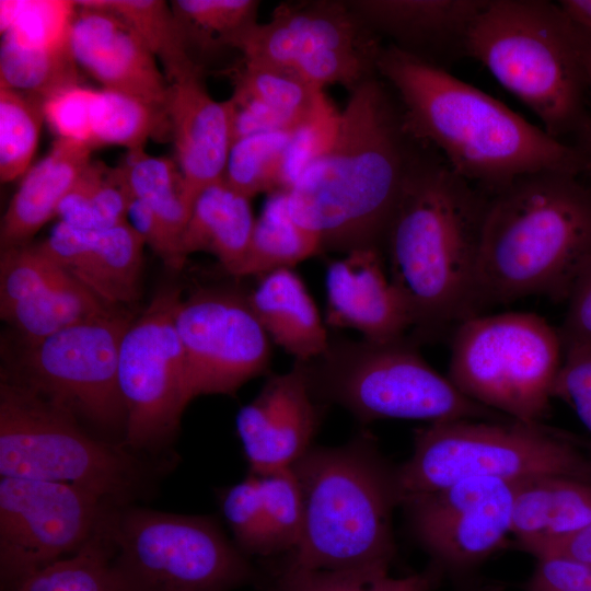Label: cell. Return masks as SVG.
<instances>
[{"label":"cell","instance_id":"cell-1","mask_svg":"<svg viewBox=\"0 0 591 591\" xmlns=\"http://www.w3.org/2000/svg\"><path fill=\"white\" fill-rule=\"evenodd\" d=\"M429 150L407 129L391 88L372 76L350 91L331 147L286 192L289 211L323 251L383 252L394 211Z\"/></svg>","mask_w":591,"mask_h":591},{"label":"cell","instance_id":"cell-2","mask_svg":"<svg viewBox=\"0 0 591 591\" xmlns=\"http://www.w3.org/2000/svg\"><path fill=\"white\" fill-rule=\"evenodd\" d=\"M375 68L409 132L485 193L529 174L591 169L583 149L552 137L447 69L390 44L382 45Z\"/></svg>","mask_w":591,"mask_h":591},{"label":"cell","instance_id":"cell-3","mask_svg":"<svg viewBox=\"0 0 591 591\" xmlns=\"http://www.w3.org/2000/svg\"><path fill=\"white\" fill-rule=\"evenodd\" d=\"M485 202L486 194L432 149L402 195L383 254L417 343L480 314L477 259Z\"/></svg>","mask_w":591,"mask_h":591},{"label":"cell","instance_id":"cell-4","mask_svg":"<svg viewBox=\"0 0 591 591\" xmlns=\"http://www.w3.org/2000/svg\"><path fill=\"white\" fill-rule=\"evenodd\" d=\"M579 176L540 172L484 192L480 311L536 294L567 299L591 258V187Z\"/></svg>","mask_w":591,"mask_h":591},{"label":"cell","instance_id":"cell-5","mask_svg":"<svg viewBox=\"0 0 591 591\" xmlns=\"http://www.w3.org/2000/svg\"><path fill=\"white\" fill-rule=\"evenodd\" d=\"M292 470L303 499L300 540L281 564L309 570L390 572L396 554V466L362 432L338 447H312Z\"/></svg>","mask_w":591,"mask_h":591},{"label":"cell","instance_id":"cell-6","mask_svg":"<svg viewBox=\"0 0 591 591\" xmlns=\"http://www.w3.org/2000/svg\"><path fill=\"white\" fill-rule=\"evenodd\" d=\"M466 56L525 104L552 137H587L586 36L559 3L487 0L468 32Z\"/></svg>","mask_w":591,"mask_h":591},{"label":"cell","instance_id":"cell-7","mask_svg":"<svg viewBox=\"0 0 591 591\" xmlns=\"http://www.w3.org/2000/svg\"><path fill=\"white\" fill-rule=\"evenodd\" d=\"M171 470L93 434L70 412L1 376V477L73 485L127 506L151 499Z\"/></svg>","mask_w":591,"mask_h":591},{"label":"cell","instance_id":"cell-8","mask_svg":"<svg viewBox=\"0 0 591 591\" xmlns=\"http://www.w3.org/2000/svg\"><path fill=\"white\" fill-rule=\"evenodd\" d=\"M412 337L389 341L331 339L321 356L299 361L313 397L363 424L383 419L506 420L465 396L420 355Z\"/></svg>","mask_w":591,"mask_h":591},{"label":"cell","instance_id":"cell-9","mask_svg":"<svg viewBox=\"0 0 591 591\" xmlns=\"http://www.w3.org/2000/svg\"><path fill=\"white\" fill-rule=\"evenodd\" d=\"M413 453L396 466L403 499L467 478L520 482L546 475L591 483L589 460L566 437L518 420H453L414 432Z\"/></svg>","mask_w":591,"mask_h":591},{"label":"cell","instance_id":"cell-10","mask_svg":"<svg viewBox=\"0 0 591 591\" xmlns=\"http://www.w3.org/2000/svg\"><path fill=\"white\" fill-rule=\"evenodd\" d=\"M564 354L560 332L534 313L477 314L453 329L447 376L509 419L543 424Z\"/></svg>","mask_w":591,"mask_h":591},{"label":"cell","instance_id":"cell-11","mask_svg":"<svg viewBox=\"0 0 591 591\" xmlns=\"http://www.w3.org/2000/svg\"><path fill=\"white\" fill-rule=\"evenodd\" d=\"M112 566L123 591H231L258 573L211 515L113 509Z\"/></svg>","mask_w":591,"mask_h":591},{"label":"cell","instance_id":"cell-12","mask_svg":"<svg viewBox=\"0 0 591 591\" xmlns=\"http://www.w3.org/2000/svg\"><path fill=\"white\" fill-rule=\"evenodd\" d=\"M130 318L108 309L25 344L14 374L3 376L73 414L107 441L123 444L126 412L118 357Z\"/></svg>","mask_w":591,"mask_h":591},{"label":"cell","instance_id":"cell-13","mask_svg":"<svg viewBox=\"0 0 591 591\" xmlns=\"http://www.w3.org/2000/svg\"><path fill=\"white\" fill-rule=\"evenodd\" d=\"M181 298L177 288L160 291L129 324L118 357V386L126 412L123 445L171 467L182 415L192 401L174 323Z\"/></svg>","mask_w":591,"mask_h":591},{"label":"cell","instance_id":"cell-14","mask_svg":"<svg viewBox=\"0 0 591 591\" xmlns=\"http://www.w3.org/2000/svg\"><path fill=\"white\" fill-rule=\"evenodd\" d=\"M380 38L346 1H303L278 5L269 22H258L230 44L242 59L294 71L310 84L338 83L354 90L374 73Z\"/></svg>","mask_w":591,"mask_h":591},{"label":"cell","instance_id":"cell-15","mask_svg":"<svg viewBox=\"0 0 591 591\" xmlns=\"http://www.w3.org/2000/svg\"><path fill=\"white\" fill-rule=\"evenodd\" d=\"M114 507L73 485L0 477V588L77 553Z\"/></svg>","mask_w":591,"mask_h":591},{"label":"cell","instance_id":"cell-16","mask_svg":"<svg viewBox=\"0 0 591 591\" xmlns=\"http://www.w3.org/2000/svg\"><path fill=\"white\" fill-rule=\"evenodd\" d=\"M518 483L467 478L403 499L401 507L414 538L430 564L457 581L460 589L473 582V572L511 534Z\"/></svg>","mask_w":591,"mask_h":591},{"label":"cell","instance_id":"cell-17","mask_svg":"<svg viewBox=\"0 0 591 591\" xmlns=\"http://www.w3.org/2000/svg\"><path fill=\"white\" fill-rule=\"evenodd\" d=\"M174 323L184 351L190 399L232 395L270 366L273 343L248 293L230 288L198 289L179 299Z\"/></svg>","mask_w":591,"mask_h":591},{"label":"cell","instance_id":"cell-18","mask_svg":"<svg viewBox=\"0 0 591 591\" xmlns=\"http://www.w3.org/2000/svg\"><path fill=\"white\" fill-rule=\"evenodd\" d=\"M325 407L311 394L300 362L271 374L236 416L250 473L263 476L297 463L313 447Z\"/></svg>","mask_w":591,"mask_h":591},{"label":"cell","instance_id":"cell-19","mask_svg":"<svg viewBox=\"0 0 591 591\" xmlns=\"http://www.w3.org/2000/svg\"><path fill=\"white\" fill-rule=\"evenodd\" d=\"M70 28L74 60L102 88L165 107L170 84L139 34L118 14L76 1Z\"/></svg>","mask_w":591,"mask_h":591},{"label":"cell","instance_id":"cell-20","mask_svg":"<svg viewBox=\"0 0 591 591\" xmlns=\"http://www.w3.org/2000/svg\"><path fill=\"white\" fill-rule=\"evenodd\" d=\"M347 5L378 38L444 68L466 55L468 32L487 0H350Z\"/></svg>","mask_w":591,"mask_h":591},{"label":"cell","instance_id":"cell-21","mask_svg":"<svg viewBox=\"0 0 591 591\" xmlns=\"http://www.w3.org/2000/svg\"><path fill=\"white\" fill-rule=\"evenodd\" d=\"M37 246L111 308L140 297L144 243L128 220L104 230L58 222Z\"/></svg>","mask_w":591,"mask_h":591},{"label":"cell","instance_id":"cell-22","mask_svg":"<svg viewBox=\"0 0 591 591\" xmlns=\"http://www.w3.org/2000/svg\"><path fill=\"white\" fill-rule=\"evenodd\" d=\"M326 323L352 328L362 338L389 341L412 328L407 308L391 281L384 254L361 248L326 266Z\"/></svg>","mask_w":591,"mask_h":591},{"label":"cell","instance_id":"cell-23","mask_svg":"<svg viewBox=\"0 0 591 591\" xmlns=\"http://www.w3.org/2000/svg\"><path fill=\"white\" fill-rule=\"evenodd\" d=\"M164 109L174 160L194 205L204 188L223 179L233 141L231 102L216 101L199 72L170 84Z\"/></svg>","mask_w":591,"mask_h":591},{"label":"cell","instance_id":"cell-24","mask_svg":"<svg viewBox=\"0 0 591 591\" xmlns=\"http://www.w3.org/2000/svg\"><path fill=\"white\" fill-rule=\"evenodd\" d=\"M89 143L56 138L48 153L27 170L1 221V250L27 245L50 219L91 162Z\"/></svg>","mask_w":591,"mask_h":591},{"label":"cell","instance_id":"cell-25","mask_svg":"<svg viewBox=\"0 0 591 591\" xmlns=\"http://www.w3.org/2000/svg\"><path fill=\"white\" fill-rule=\"evenodd\" d=\"M248 299L271 343L294 361L305 362L325 352L331 338L313 298L293 268L259 276Z\"/></svg>","mask_w":591,"mask_h":591},{"label":"cell","instance_id":"cell-26","mask_svg":"<svg viewBox=\"0 0 591 591\" xmlns=\"http://www.w3.org/2000/svg\"><path fill=\"white\" fill-rule=\"evenodd\" d=\"M591 523V483L546 475L518 483L511 534L519 548L576 532Z\"/></svg>","mask_w":591,"mask_h":591},{"label":"cell","instance_id":"cell-27","mask_svg":"<svg viewBox=\"0 0 591 591\" xmlns=\"http://www.w3.org/2000/svg\"><path fill=\"white\" fill-rule=\"evenodd\" d=\"M250 200L224 179L204 188L181 237L183 258L196 252L210 253L225 271L236 277L255 224Z\"/></svg>","mask_w":591,"mask_h":591},{"label":"cell","instance_id":"cell-28","mask_svg":"<svg viewBox=\"0 0 591 591\" xmlns=\"http://www.w3.org/2000/svg\"><path fill=\"white\" fill-rule=\"evenodd\" d=\"M320 237L291 216L286 192L268 195L255 224L244 263L236 277L263 276L293 268L322 252Z\"/></svg>","mask_w":591,"mask_h":591},{"label":"cell","instance_id":"cell-29","mask_svg":"<svg viewBox=\"0 0 591 591\" xmlns=\"http://www.w3.org/2000/svg\"><path fill=\"white\" fill-rule=\"evenodd\" d=\"M121 16L162 66L169 84L201 72L190 42L171 4L162 0H85Z\"/></svg>","mask_w":591,"mask_h":591},{"label":"cell","instance_id":"cell-30","mask_svg":"<svg viewBox=\"0 0 591 591\" xmlns=\"http://www.w3.org/2000/svg\"><path fill=\"white\" fill-rule=\"evenodd\" d=\"M112 510L77 553L1 587V591H123L112 566Z\"/></svg>","mask_w":591,"mask_h":591},{"label":"cell","instance_id":"cell-31","mask_svg":"<svg viewBox=\"0 0 591 591\" xmlns=\"http://www.w3.org/2000/svg\"><path fill=\"white\" fill-rule=\"evenodd\" d=\"M114 309L70 277L32 297L0 309L1 318L14 327L24 344L38 341L66 327Z\"/></svg>","mask_w":591,"mask_h":591},{"label":"cell","instance_id":"cell-32","mask_svg":"<svg viewBox=\"0 0 591 591\" xmlns=\"http://www.w3.org/2000/svg\"><path fill=\"white\" fill-rule=\"evenodd\" d=\"M132 196L119 165L88 164L61 200L59 222L81 230H104L127 221Z\"/></svg>","mask_w":591,"mask_h":591},{"label":"cell","instance_id":"cell-33","mask_svg":"<svg viewBox=\"0 0 591 591\" xmlns=\"http://www.w3.org/2000/svg\"><path fill=\"white\" fill-rule=\"evenodd\" d=\"M132 198L149 207L179 240L190 217L183 176L175 160L139 149L127 151L119 164Z\"/></svg>","mask_w":591,"mask_h":591},{"label":"cell","instance_id":"cell-34","mask_svg":"<svg viewBox=\"0 0 591 591\" xmlns=\"http://www.w3.org/2000/svg\"><path fill=\"white\" fill-rule=\"evenodd\" d=\"M90 124L93 147L115 144L127 151L144 149L148 139L170 131L164 108L104 88L93 91Z\"/></svg>","mask_w":591,"mask_h":591},{"label":"cell","instance_id":"cell-35","mask_svg":"<svg viewBox=\"0 0 591 591\" xmlns=\"http://www.w3.org/2000/svg\"><path fill=\"white\" fill-rule=\"evenodd\" d=\"M70 44L24 46L1 38L0 89H12L44 97L80 84Z\"/></svg>","mask_w":591,"mask_h":591},{"label":"cell","instance_id":"cell-36","mask_svg":"<svg viewBox=\"0 0 591 591\" xmlns=\"http://www.w3.org/2000/svg\"><path fill=\"white\" fill-rule=\"evenodd\" d=\"M444 575L433 565L406 577L379 571H323L280 564L264 591H434Z\"/></svg>","mask_w":591,"mask_h":591},{"label":"cell","instance_id":"cell-37","mask_svg":"<svg viewBox=\"0 0 591 591\" xmlns=\"http://www.w3.org/2000/svg\"><path fill=\"white\" fill-rule=\"evenodd\" d=\"M45 120V99L27 92L0 89V179L23 176L37 148Z\"/></svg>","mask_w":591,"mask_h":591},{"label":"cell","instance_id":"cell-38","mask_svg":"<svg viewBox=\"0 0 591 591\" xmlns=\"http://www.w3.org/2000/svg\"><path fill=\"white\" fill-rule=\"evenodd\" d=\"M293 130L256 134L235 140L224 171L227 184L250 199L259 193L282 192L285 154Z\"/></svg>","mask_w":591,"mask_h":591},{"label":"cell","instance_id":"cell-39","mask_svg":"<svg viewBox=\"0 0 591 591\" xmlns=\"http://www.w3.org/2000/svg\"><path fill=\"white\" fill-rule=\"evenodd\" d=\"M237 93L304 120L323 93L294 71L242 59L233 77Z\"/></svg>","mask_w":591,"mask_h":591},{"label":"cell","instance_id":"cell-40","mask_svg":"<svg viewBox=\"0 0 591 591\" xmlns=\"http://www.w3.org/2000/svg\"><path fill=\"white\" fill-rule=\"evenodd\" d=\"M256 0H174L171 8L192 43L230 47L243 31L257 23Z\"/></svg>","mask_w":591,"mask_h":591},{"label":"cell","instance_id":"cell-41","mask_svg":"<svg viewBox=\"0 0 591 591\" xmlns=\"http://www.w3.org/2000/svg\"><path fill=\"white\" fill-rule=\"evenodd\" d=\"M257 477L271 555L288 554L297 546L303 525V499L298 478L292 467Z\"/></svg>","mask_w":591,"mask_h":591},{"label":"cell","instance_id":"cell-42","mask_svg":"<svg viewBox=\"0 0 591 591\" xmlns=\"http://www.w3.org/2000/svg\"><path fill=\"white\" fill-rule=\"evenodd\" d=\"M218 500L239 549L246 556H271L258 477L248 473L240 483L221 489Z\"/></svg>","mask_w":591,"mask_h":591},{"label":"cell","instance_id":"cell-43","mask_svg":"<svg viewBox=\"0 0 591 591\" xmlns=\"http://www.w3.org/2000/svg\"><path fill=\"white\" fill-rule=\"evenodd\" d=\"M70 277L37 244L1 250L0 309L61 283Z\"/></svg>","mask_w":591,"mask_h":591},{"label":"cell","instance_id":"cell-44","mask_svg":"<svg viewBox=\"0 0 591 591\" xmlns=\"http://www.w3.org/2000/svg\"><path fill=\"white\" fill-rule=\"evenodd\" d=\"M338 112L324 92L309 116L292 131L281 176L282 192H288L298 177L333 143L339 124Z\"/></svg>","mask_w":591,"mask_h":591},{"label":"cell","instance_id":"cell-45","mask_svg":"<svg viewBox=\"0 0 591 591\" xmlns=\"http://www.w3.org/2000/svg\"><path fill=\"white\" fill-rule=\"evenodd\" d=\"M553 398H560L570 405L591 434V346H565Z\"/></svg>","mask_w":591,"mask_h":591},{"label":"cell","instance_id":"cell-46","mask_svg":"<svg viewBox=\"0 0 591 591\" xmlns=\"http://www.w3.org/2000/svg\"><path fill=\"white\" fill-rule=\"evenodd\" d=\"M93 91L77 84L45 100V120L57 138L77 140L93 147L90 124Z\"/></svg>","mask_w":591,"mask_h":591},{"label":"cell","instance_id":"cell-47","mask_svg":"<svg viewBox=\"0 0 591 591\" xmlns=\"http://www.w3.org/2000/svg\"><path fill=\"white\" fill-rule=\"evenodd\" d=\"M524 591H591V564L563 557H541Z\"/></svg>","mask_w":591,"mask_h":591},{"label":"cell","instance_id":"cell-48","mask_svg":"<svg viewBox=\"0 0 591 591\" xmlns=\"http://www.w3.org/2000/svg\"><path fill=\"white\" fill-rule=\"evenodd\" d=\"M127 220L149 246L167 266L178 269L185 259L181 254L179 240L164 225L157 215L144 204L132 198Z\"/></svg>","mask_w":591,"mask_h":591},{"label":"cell","instance_id":"cell-49","mask_svg":"<svg viewBox=\"0 0 591 591\" xmlns=\"http://www.w3.org/2000/svg\"><path fill=\"white\" fill-rule=\"evenodd\" d=\"M566 300L568 306L559 329L564 345L591 346V258L578 275Z\"/></svg>","mask_w":591,"mask_h":591},{"label":"cell","instance_id":"cell-50","mask_svg":"<svg viewBox=\"0 0 591 591\" xmlns=\"http://www.w3.org/2000/svg\"><path fill=\"white\" fill-rule=\"evenodd\" d=\"M521 551L536 559L563 557L591 564V523L570 534L530 544Z\"/></svg>","mask_w":591,"mask_h":591},{"label":"cell","instance_id":"cell-51","mask_svg":"<svg viewBox=\"0 0 591 591\" xmlns=\"http://www.w3.org/2000/svg\"><path fill=\"white\" fill-rule=\"evenodd\" d=\"M558 3L581 30L591 33V0H561Z\"/></svg>","mask_w":591,"mask_h":591},{"label":"cell","instance_id":"cell-52","mask_svg":"<svg viewBox=\"0 0 591 591\" xmlns=\"http://www.w3.org/2000/svg\"><path fill=\"white\" fill-rule=\"evenodd\" d=\"M461 591H506V587L497 581L471 582L461 588Z\"/></svg>","mask_w":591,"mask_h":591},{"label":"cell","instance_id":"cell-53","mask_svg":"<svg viewBox=\"0 0 591 591\" xmlns=\"http://www.w3.org/2000/svg\"><path fill=\"white\" fill-rule=\"evenodd\" d=\"M583 31V30H582ZM586 36V57H587V69H588V79H589V95L591 104V33L583 31ZM586 139L590 142L591 146V116H590V127Z\"/></svg>","mask_w":591,"mask_h":591}]
</instances>
